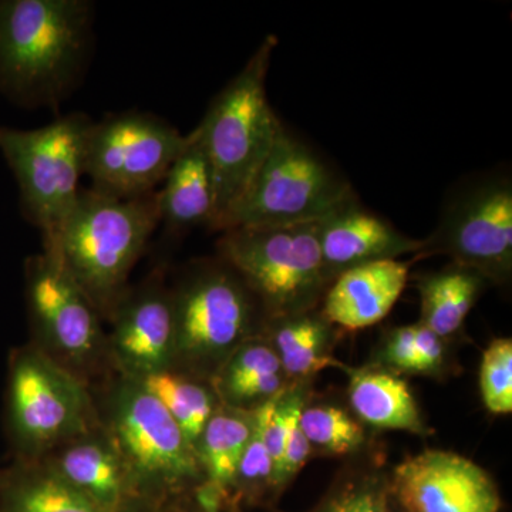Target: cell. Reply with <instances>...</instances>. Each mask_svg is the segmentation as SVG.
Wrapping results in <instances>:
<instances>
[{
	"label": "cell",
	"instance_id": "obj_1",
	"mask_svg": "<svg viewBox=\"0 0 512 512\" xmlns=\"http://www.w3.org/2000/svg\"><path fill=\"white\" fill-rule=\"evenodd\" d=\"M87 0H0V94L57 110L82 82L93 47Z\"/></svg>",
	"mask_w": 512,
	"mask_h": 512
},
{
	"label": "cell",
	"instance_id": "obj_2",
	"mask_svg": "<svg viewBox=\"0 0 512 512\" xmlns=\"http://www.w3.org/2000/svg\"><path fill=\"white\" fill-rule=\"evenodd\" d=\"M158 225L157 191L119 200L87 188L45 252L62 262L97 312L113 315Z\"/></svg>",
	"mask_w": 512,
	"mask_h": 512
},
{
	"label": "cell",
	"instance_id": "obj_3",
	"mask_svg": "<svg viewBox=\"0 0 512 512\" xmlns=\"http://www.w3.org/2000/svg\"><path fill=\"white\" fill-rule=\"evenodd\" d=\"M276 46L278 37H265L195 128L214 175V231H220L244 197L284 126L266 94V76Z\"/></svg>",
	"mask_w": 512,
	"mask_h": 512
},
{
	"label": "cell",
	"instance_id": "obj_4",
	"mask_svg": "<svg viewBox=\"0 0 512 512\" xmlns=\"http://www.w3.org/2000/svg\"><path fill=\"white\" fill-rule=\"evenodd\" d=\"M218 248L268 322L312 312L332 284L320 255L318 221L227 229Z\"/></svg>",
	"mask_w": 512,
	"mask_h": 512
},
{
	"label": "cell",
	"instance_id": "obj_5",
	"mask_svg": "<svg viewBox=\"0 0 512 512\" xmlns=\"http://www.w3.org/2000/svg\"><path fill=\"white\" fill-rule=\"evenodd\" d=\"M93 121L87 114L69 113L33 130L0 127V153L18 183L20 207L42 232L45 247L55 242L82 192Z\"/></svg>",
	"mask_w": 512,
	"mask_h": 512
},
{
	"label": "cell",
	"instance_id": "obj_6",
	"mask_svg": "<svg viewBox=\"0 0 512 512\" xmlns=\"http://www.w3.org/2000/svg\"><path fill=\"white\" fill-rule=\"evenodd\" d=\"M356 198L343 175L282 126L274 147L220 231L308 224Z\"/></svg>",
	"mask_w": 512,
	"mask_h": 512
},
{
	"label": "cell",
	"instance_id": "obj_7",
	"mask_svg": "<svg viewBox=\"0 0 512 512\" xmlns=\"http://www.w3.org/2000/svg\"><path fill=\"white\" fill-rule=\"evenodd\" d=\"M187 136L153 113L123 111L93 121L84 175L92 190L128 200L153 194L187 144Z\"/></svg>",
	"mask_w": 512,
	"mask_h": 512
},
{
	"label": "cell",
	"instance_id": "obj_8",
	"mask_svg": "<svg viewBox=\"0 0 512 512\" xmlns=\"http://www.w3.org/2000/svg\"><path fill=\"white\" fill-rule=\"evenodd\" d=\"M447 255L485 281L505 285L512 276V183L485 175L448 201L437 228L417 256Z\"/></svg>",
	"mask_w": 512,
	"mask_h": 512
},
{
	"label": "cell",
	"instance_id": "obj_9",
	"mask_svg": "<svg viewBox=\"0 0 512 512\" xmlns=\"http://www.w3.org/2000/svg\"><path fill=\"white\" fill-rule=\"evenodd\" d=\"M173 303L175 357L194 363H224L251 339L259 313L264 315L248 286L224 261L188 278L173 292Z\"/></svg>",
	"mask_w": 512,
	"mask_h": 512
},
{
	"label": "cell",
	"instance_id": "obj_10",
	"mask_svg": "<svg viewBox=\"0 0 512 512\" xmlns=\"http://www.w3.org/2000/svg\"><path fill=\"white\" fill-rule=\"evenodd\" d=\"M89 397L79 380L37 349L10 362L8 421L13 443L30 456L79 436L89 423Z\"/></svg>",
	"mask_w": 512,
	"mask_h": 512
},
{
	"label": "cell",
	"instance_id": "obj_11",
	"mask_svg": "<svg viewBox=\"0 0 512 512\" xmlns=\"http://www.w3.org/2000/svg\"><path fill=\"white\" fill-rule=\"evenodd\" d=\"M110 417L111 444L140 490H175L200 477V461L183 431L134 380L116 393Z\"/></svg>",
	"mask_w": 512,
	"mask_h": 512
},
{
	"label": "cell",
	"instance_id": "obj_12",
	"mask_svg": "<svg viewBox=\"0 0 512 512\" xmlns=\"http://www.w3.org/2000/svg\"><path fill=\"white\" fill-rule=\"evenodd\" d=\"M390 494L403 512H500L493 478L451 451L426 450L394 468Z\"/></svg>",
	"mask_w": 512,
	"mask_h": 512
},
{
	"label": "cell",
	"instance_id": "obj_13",
	"mask_svg": "<svg viewBox=\"0 0 512 512\" xmlns=\"http://www.w3.org/2000/svg\"><path fill=\"white\" fill-rule=\"evenodd\" d=\"M26 301L37 333L50 348L76 362L99 348V312L49 252L32 256L26 264Z\"/></svg>",
	"mask_w": 512,
	"mask_h": 512
},
{
	"label": "cell",
	"instance_id": "obj_14",
	"mask_svg": "<svg viewBox=\"0 0 512 512\" xmlns=\"http://www.w3.org/2000/svg\"><path fill=\"white\" fill-rule=\"evenodd\" d=\"M113 318L111 345L128 379L170 369L175 359L173 293L158 286L127 292Z\"/></svg>",
	"mask_w": 512,
	"mask_h": 512
},
{
	"label": "cell",
	"instance_id": "obj_15",
	"mask_svg": "<svg viewBox=\"0 0 512 512\" xmlns=\"http://www.w3.org/2000/svg\"><path fill=\"white\" fill-rule=\"evenodd\" d=\"M318 239L330 282L356 266L419 255L423 248V239L407 237L389 221L363 208L359 198L318 221Z\"/></svg>",
	"mask_w": 512,
	"mask_h": 512
},
{
	"label": "cell",
	"instance_id": "obj_16",
	"mask_svg": "<svg viewBox=\"0 0 512 512\" xmlns=\"http://www.w3.org/2000/svg\"><path fill=\"white\" fill-rule=\"evenodd\" d=\"M409 272L410 262L399 259L342 272L323 295V318L348 330H362L382 322L406 289Z\"/></svg>",
	"mask_w": 512,
	"mask_h": 512
},
{
	"label": "cell",
	"instance_id": "obj_17",
	"mask_svg": "<svg viewBox=\"0 0 512 512\" xmlns=\"http://www.w3.org/2000/svg\"><path fill=\"white\" fill-rule=\"evenodd\" d=\"M160 224L170 234L210 227L215 215V185L211 164L197 130L188 134L187 144L171 165L157 190Z\"/></svg>",
	"mask_w": 512,
	"mask_h": 512
},
{
	"label": "cell",
	"instance_id": "obj_18",
	"mask_svg": "<svg viewBox=\"0 0 512 512\" xmlns=\"http://www.w3.org/2000/svg\"><path fill=\"white\" fill-rule=\"evenodd\" d=\"M50 468L107 512H126L140 491L111 443L77 441Z\"/></svg>",
	"mask_w": 512,
	"mask_h": 512
},
{
	"label": "cell",
	"instance_id": "obj_19",
	"mask_svg": "<svg viewBox=\"0 0 512 512\" xmlns=\"http://www.w3.org/2000/svg\"><path fill=\"white\" fill-rule=\"evenodd\" d=\"M285 377L271 343L248 339L222 363L215 387L225 406L254 410L285 392Z\"/></svg>",
	"mask_w": 512,
	"mask_h": 512
},
{
	"label": "cell",
	"instance_id": "obj_20",
	"mask_svg": "<svg viewBox=\"0 0 512 512\" xmlns=\"http://www.w3.org/2000/svg\"><path fill=\"white\" fill-rule=\"evenodd\" d=\"M349 399L360 420L383 430L426 434L409 386L387 370H350Z\"/></svg>",
	"mask_w": 512,
	"mask_h": 512
},
{
	"label": "cell",
	"instance_id": "obj_21",
	"mask_svg": "<svg viewBox=\"0 0 512 512\" xmlns=\"http://www.w3.org/2000/svg\"><path fill=\"white\" fill-rule=\"evenodd\" d=\"M485 282L477 272L454 264L437 274L423 276L419 284L421 325L441 339L453 336L463 328Z\"/></svg>",
	"mask_w": 512,
	"mask_h": 512
},
{
	"label": "cell",
	"instance_id": "obj_22",
	"mask_svg": "<svg viewBox=\"0 0 512 512\" xmlns=\"http://www.w3.org/2000/svg\"><path fill=\"white\" fill-rule=\"evenodd\" d=\"M0 512H107L52 468L0 474Z\"/></svg>",
	"mask_w": 512,
	"mask_h": 512
},
{
	"label": "cell",
	"instance_id": "obj_23",
	"mask_svg": "<svg viewBox=\"0 0 512 512\" xmlns=\"http://www.w3.org/2000/svg\"><path fill=\"white\" fill-rule=\"evenodd\" d=\"M271 345L281 360L286 377L315 375L326 367H343L329 353L332 323L312 312L269 320Z\"/></svg>",
	"mask_w": 512,
	"mask_h": 512
},
{
	"label": "cell",
	"instance_id": "obj_24",
	"mask_svg": "<svg viewBox=\"0 0 512 512\" xmlns=\"http://www.w3.org/2000/svg\"><path fill=\"white\" fill-rule=\"evenodd\" d=\"M254 423V410L222 406L205 424L195 453L210 484L221 490L234 487Z\"/></svg>",
	"mask_w": 512,
	"mask_h": 512
},
{
	"label": "cell",
	"instance_id": "obj_25",
	"mask_svg": "<svg viewBox=\"0 0 512 512\" xmlns=\"http://www.w3.org/2000/svg\"><path fill=\"white\" fill-rule=\"evenodd\" d=\"M131 380L140 384L163 404L195 450L205 424L217 409L210 390L183 376L175 375L170 369Z\"/></svg>",
	"mask_w": 512,
	"mask_h": 512
},
{
	"label": "cell",
	"instance_id": "obj_26",
	"mask_svg": "<svg viewBox=\"0 0 512 512\" xmlns=\"http://www.w3.org/2000/svg\"><path fill=\"white\" fill-rule=\"evenodd\" d=\"M299 423L311 447L332 456H346L365 441L362 426L339 407L303 406Z\"/></svg>",
	"mask_w": 512,
	"mask_h": 512
},
{
	"label": "cell",
	"instance_id": "obj_27",
	"mask_svg": "<svg viewBox=\"0 0 512 512\" xmlns=\"http://www.w3.org/2000/svg\"><path fill=\"white\" fill-rule=\"evenodd\" d=\"M282 394L254 409L251 436L239 463L234 484L245 497L258 498L268 488H274V464L266 446L265 430Z\"/></svg>",
	"mask_w": 512,
	"mask_h": 512
},
{
	"label": "cell",
	"instance_id": "obj_28",
	"mask_svg": "<svg viewBox=\"0 0 512 512\" xmlns=\"http://www.w3.org/2000/svg\"><path fill=\"white\" fill-rule=\"evenodd\" d=\"M480 390L485 409L493 414L512 412V340L494 339L485 349L480 367Z\"/></svg>",
	"mask_w": 512,
	"mask_h": 512
},
{
	"label": "cell",
	"instance_id": "obj_29",
	"mask_svg": "<svg viewBox=\"0 0 512 512\" xmlns=\"http://www.w3.org/2000/svg\"><path fill=\"white\" fill-rule=\"evenodd\" d=\"M389 497L382 481L362 478L336 488L315 512H390Z\"/></svg>",
	"mask_w": 512,
	"mask_h": 512
},
{
	"label": "cell",
	"instance_id": "obj_30",
	"mask_svg": "<svg viewBox=\"0 0 512 512\" xmlns=\"http://www.w3.org/2000/svg\"><path fill=\"white\" fill-rule=\"evenodd\" d=\"M382 357L383 362L396 372L424 375L417 350V323L393 329L384 340Z\"/></svg>",
	"mask_w": 512,
	"mask_h": 512
},
{
	"label": "cell",
	"instance_id": "obj_31",
	"mask_svg": "<svg viewBox=\"0 0 512 512\" xmlns=\"http://www.w3.org/2000/svg\"><path fill=\"white\" fill-rule=\"evenodd\" d=\"M400 511H402V510H400ZM390 512H392V508H390ZM402 512H403V511H402Z\"/></svg>",
	"mask_w": 512,
	"mask_h": 512
}]
</instances>
